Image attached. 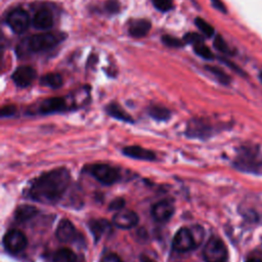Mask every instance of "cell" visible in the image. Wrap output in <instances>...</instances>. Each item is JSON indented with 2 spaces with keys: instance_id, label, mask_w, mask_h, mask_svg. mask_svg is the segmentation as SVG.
Listing matches in <instances>:
<instances>
[{
  "instance_id": "cell-1",
  "label": "cell",
  "mask_w": 262,
  "mask_h": 262,
  "mask_svg": "<svg viewBox=\"0 0 262 262\" xmlns=\"http://www.w3.org/2000/svg\"><path fill=\"white\" fill-rule=\"evenodd\" d=\"M71 182V174L64 167L55 168L35 178L27 189V195L42 204L57 203Z\"/></svg>"
},
{
  "instance_id": "cell-2",
  "label": "cell",
  "mask_w": 262,
  "mask_h": 262,
  "mask_svg": "<svg viewBox=\"0 0 262 262\" xmlns=\"http://www.w3.org/2000/svg\"><path fill=\"white\" fill-rule=\"evenodd\" d=\"M67 35L62 32H47L29 36L20 41L16 47L18 56H27L34 53H40L54 48L60 44Z\"/></svg>"
},
{
  "instance_id": "cell-3",
  "label": "cell",
  "mask_w": 262,
  "mask_h": 262,
  "mask_svg": "<svg viewBox=\"0 0 262 262\" xmlns=\"http://www.w3.org/2000/svg\"><path fill=\"white\" fill-rule=\"evenodd\" d=\"M96 180L105 185H112L121 179V172L118 168L107 164H93L87 168Z\"/></svg>"
},
{
  "instance_id": "cell-4",
  "label": "cell",
  "mask_w": 262,
  "mask_h": 262,
  "mask_svg": "<svg viewBox=\"0 0 262 262\" xmlns=\"http://www.w3.org/2000/svg\"><path fill=\"white\" fill-rule=\"evenodd\" d=\"M203 256L206 262H225L227 259L226 246L218 236H211L205 245Z\"/></svg>"
},
{
  "instance_id": "cell-5",
  "label": "cell",
  "mask_w": 262,
  "mask_h": 262,
  "mask_svg": "<svg viewBox=\"0 0 262 262\" xmlns=\"http://www.w3.org/2000/svg\"><path fill=\"white\" fill-rule=\"evenodd\" d=\"M172 247L177 252L185 253L199 247V244L190 228L182 227L175 233L172 241Z\"/></svg>"
},
{
  "instance_id": "cell-6",
  "label": "cell",
  "mask_w": 262,
  "mask_h": 262,
  "mask_svg": "<svg viewBox=\"0 0 262 262\" xmlns=\"http://www.w3.org/2000/svg\"><path fill=\"white\" fill-rule=\"evenodd\" d=\"M6 23L12 32L15 34H23L29 29L31 25V17L25 9L14 8L8 12Z\"/></svg>"
},
{
  "instance_id": "cell-7",
  "label": "cell",
  "mask_w": 262,
  "mask_h": 262,
  "mask_svg": "<svg viewBox=\"0 0 262 262\" xmlns=\"http://www.w3.org/2000/svg\"><path fill=\"white\" fill-rule=\"evenodd\" d=\"M28 245L27 236L17 229L8 230L3 237V246L5 250L11 254L20 253Z\"/></svg>"
},
{
  "instance_id": "cell-8",
  "label": "cell",
  "mask_w": 262,
  "mask_h": 262,
  "mask_svg": "<svg viewBox=\"0 0 262 262\" xmlns=\"http://www.w3.org/2000/svg\"><path fill=\"white\" fill-rule=\"evenodd\" d=\"M68 110L67 100L62 97H51L42 100L35 107L30 111L31 114H41L48 115L53 113H59Z\"/></svg>"
},
{
  "instance_id": "cell-9",
  "label": "cell",
  "mask_w": 262,
  "mask_h": 262,
  "mask_svg": "<svg viewBox=\"0 0 262 262\" xmlns=\"http://www.w3.org/2000/svg\"><path fill=\"white\" fill-rule=\"evenodd\" d=\"M56 237L62 243H73L80 239V232L69 219H61L55 230Z\"/></svg>"
},
{
  "instance_id": "cell-10",
  "label": "cell",
  "mask_w": 262,
  "mask_h": 262,
  "mask_svg": "<svg viewBox=\"0 0 262 262\" xmlns=\"http://www.w3.org/2000/svg\"><path fill=\"white\" fill-rule=\"evenodd\" d=\"M174 211L175 207L172 201L162 200L152 206L151 215L156 221L166 222L173 216Z\"/></svg>"
},
{
  "instance_id": "cell-11",
  "label": "cell",
  "mask_w": 262,
  "mask_h": 262,
  "mask_svg": "<svg viewBox=\"0 0 262 262\" xmlns=\"http://www.w3.org/2000/svg\"><path fill=\"white\" fill-rule=\"evenodd\" d=\"M138 215L134 211L128 209H122L118 211L113 217V223L117 227L123 229L134 227L138 223Z\"/></svg>"
},
{
  "instance_id": "cell-12",
  "label": "cell",
  "mask_w": 262,
  "mask_h": 262,
  "mask_svg": "<svg viewBox=\"0 0 262 262\" xmlns=\"http://www.w3.org/2000/svg\"><path fill=\"white\" fill-rule=\"evenodd\" d=\"M14 84L20 88L30 86L36 78V71L30 66H21L17 68L11 76Z\"/></svg>"
},
{
  "instance_id": "cell-13",
  "label": "cell",
  "mask_w": 262,
  "mask_h": 262,
  "mask_svg": "<svg viewBox=\"0 0 262 262\" xmlns=\"http://www.w3.org/2000/svg\"><path fill=\"white\" fill-rule=\"evenodd\" d=\"M32 23H33V26L38 30H41V31L49 30L52 28L54 23L53 13L49 8L40 7L34 13Z\"/></svg>"
},
{
  "instance_id": "cell-14",
  "label": "cell",
  "mask_w": 262,
  "mask_h": 262,
  "mask_svg": "<svg viewBox=\"0 0 262 262\" xmlns=\"http://www.w3.org/2000/svg\"><path fill=\"white\" fill-rule=\"evenodd\" d=\"M122 152L129 158L142 160V161H155L157 159V156L152 150L143 148L138 145L126 146L123 148Z\"/></svg>"
},
{
  "instance_id": "cell-15",
  "label": "cell",
  "mask_w": 262,
  "mask_h": 262,
  "mask_svg": "<svg viewBox=\"0 0 262 262\" xmlns=\"http://www.w3.org/2000/svg\"><path fill=\"white\" fill-rule=\"evenodd\" d=\"M150 21L144 18L133 19L129 23L128 32L134 38H142L146 36L150 30Z\"/></svg>"
},
{
  "instance_id": "cell-16",
  "label": "cell",
  "mask_w": 262,
  "mask_h": 262,
  "mask_svg": "<svg viewBox=\"0 0 262 262\" xmlns=\"http://www.w3.org/2000/svg\"><path fill=\"white\" fill-rule=\"evenodd\" d=\"M38 214L36 207L32 205H20L15 209L14 218L18 222H26Z\"/></svg>"
},
{
  "instance_id": "cell-17",
  "label": "cell",
  "mask_w": 262,
  "mask_h": 262,
  "mask_svg": "<svg viewBox=\"0 0 262 262\" xmlns=\"http://www.w3.org/2000/svg\"><path fill=\"white\" fill-rule=\"evenodd\" d=\"M105 110H106V113H107L111 117H113V118H115V119H117V120H121V121H123V122H128V123L133 122L132 117H131L120 104H118V103H116V102L110 103V104L105 107Z\"/></svg>"
},
{
  "instance_id": "cell-18",
  "label": "cell",
  "mask_w": 262,
  "mask_h": 262,
  "mask_svg": "<svg viewBox=\"0 0 262 262\" xmlns=\"http://www.w3.org/2000/svg\"><path fill=\"white\" fill-rule=\"evenodd\" d=\"M111 225L104 219H94L89 222V228L93 233L95 239H99L107 230H110Z\"/></svg>"
},
{
  "instance_id": "cell-19",
  "label": "cell",
  "mask_w": 262,
  "mask_h": 262,
  "mask_svg": "<svg viewBox=\"0 0 262 262\" xmlns=\"http://www.w3.org/2000/svg\"><path fill=\"white\" fill-rule=\"evenodd\" d=\"M41 84L52 89H57L62 86L63 79L58 73H48L41 78Z\"/></svg>"
},
{
  "instance_id": "cell-20",
  "label": "cell",
  "mask_w": 262,
  "mask_h": 262,
  "mask_svg": "<svg viewBox=\"0 0 262 262\" xmlns=\"http://www.w3.org/2000/svg\"><path fill=\"white\" fill-rule=\"evenodd\" d=\"M52 262H78V257L71 249L61 248L53 254Z\"/></svg>"
},
{
  "instance_id": "cell-21",
  "label": "cell",
  "mask_w": 262,
  "mask_h": 262,
  "mask_svg": "<svg viewBox=\"0 0 262 262\" xmlns=\"http://www.w3.org/2000/svg\"><path fill=\"white\" fill-rule=\"evenodd\" d=\"M148 114L151 118H154L155 120H159V121L168 120L171 116L170 111L162 105H151L148 108Z\"/></svg>"
},
{
  "instance_id": "cell-22",
  "label": "cell",
  "mask_w": 262,
  "mask_h": 262,
  "mask_svg": "<svg viewBox=\"0 0 262 262\" xmlns=\"http://www.w3.org/2000/svg\"><path fill=\"white\" fill-rule=\"evenodd\" d=\"M194 24L198 27V29L203 33L204 36H206L208 38H211L215 34L214 28L208 21H206L205 19H203L201 17H196L194 19Z\"/></svg>"
},
{
  "instance_id": "cell-23",
  "label": "cell",
  "mask_w": 262,
  "mask_h": 262,
  "mask_svg": "<svg viewBox=\"0 0 262 262\" xmlns=\"http://www.w3.org/2000/svg\"><path fill=\"white\" fill-rule=\"evenodd\" d=\"M193 50L202 58L209 59V60L214 58L213 52L210 50V48L207 45L204 44V42H201V43H198V44L193 45Z\"/></svg>"
},
{
  "instance_id": "cell-24",
  "label": "cell",
  "mask_w": 262,
  "mask_h": 262,
  "mask_svg": "<svg viewBox=\"0 0 262 262\" xmlns=\"http://www.w3.org/2000/svg\"><path fill=\"white\" fill-rule=\"evenodd\" d=\"M206 69H207L211 74H213V75L218 79L219 82H221V83H223V84H227V83L230 81L229 77H228L220 68L213 67V66H209V67H206Z\"/></svg>"
},
{
  "instance_id": "cell-25",
  "label": "cell",
  "mask_w": 262,
  "mask_h": 262,
  "mask_svg": "<svg viewBox=\"0 0 262 262\" xmlns=\"http://www.w3.org/2000/svg\"><path fill=\"white\" fill-rule=\"evenodd\" d=\"M162 41L165 45H167L168 47H172V48H180L184 45L183 40H180L174 36H170V35H164L162 37Z\"/></svg>"
},
{
  "instance_id": "cell-26",
  "label": "cell",
  "mask_w": 262,
  "mask_h": 262,
  "mask_svg": "<svg viewBox=\"0 0 262 262\" xmlns=\"http://www.w3.org/2000/svg\"><path fill=\"white\" fill-rule=\"evenodd\" d=\"M214 47L219 50L220 52L224 53V54H231V50L228 46V44L225 42V40L220 36V35H217L214 39Z\"/></svg>"
},
{
  "instance_id": "cell-27",
  "label": "cell",
  "mask_w": 262,
  "mask_h": 262,
  "mask_svg": "<svg viewBox=\"0 0 262 262\" xmlns=\"http://www.w3.org/2000/svg\"><path fill=\"white\" fill-rule=\"evenodd\" d=\"M154 6L163 12L169 11L173 7V1L172 0H151Z\"/></svg>"
},
{
  "instance_id": "cell-28",
  "label": "cell",
  "mask_w": 262,
  "mask_h": 262,
  "mask_svg": "<svg viewBox=\"0 0 262 262\" xmlns=\"http://www.w3.org/2000/svg\"><path fill=\"white\" fill-rule=\"evenodd\" d=\"M203 41H204L203 36H201V35L198 34V33L190 32V33H186V34L183 36V42H184V43H188V44L195 45V44L201 43V42H203Z\"/></svg>"
},
{
  "instance_id": "cell-29",
  "label": "cell",
  "mask_w": 262,
  "mask_h": 262,
  "mask_svg": "<svg viewBox=\"0 0 262 262\" xmlns=\"http://www.w3.org/2000/svg\"><path fill=\"white\" fill-rule=\"evenodd\" d=\"M104 9L111 14L118 13L120 11V2L118 0H107L104 4Z\"/></svg>"
},
{
  "instance_id": "cell-30",
  "label": "cell",
  "mask_w": 262,
  "mask_h": 262,
  "mask_svg": "<svg viewBox=\"0 0 262 262\" xmlns=\"http://www.w3.org/2000/svg\"><path fill=\"white\" fill-rule=\"evenodd\" d=\"M99 262H122V260L115 253H106L101 257Z\"/></svg>"
},
{
  "instance_id": "cell-31",
  "label": "cell",
  "mask_w": 262,
  "mask_h": 262,
  "mask_svg": "<svg viewBox=\"0 0 262 262\" xmlns=\"http://www.w3.org/2000/svg\"><path fill=\"white\" fill-rule=\"evenodd\" d=\"M124 205H125L124 200L121 199V198H118V199H115V200L112 201V203L110 204L108 208H110V210H117V211H120V210L123 209Z\"/></svg>"
},
{
  "instance_id": "cell-32",
  "label": "cell",
  "mask_w": 262,
  "mask_h": 262,
  "mask_svg": "<svg viewBox=\"0 0 262 262\" xmlns=\"http://www.w3.org/2000/svg\"><path fill=\"white\" fill-rule=\"evenodd\" d=\"M15 113V106L14 105H4L1 108V117H10Z\"/></svg>"
},
{
  "instance_id": "cell-33",
  "label": "cell",
  "mask_w": 262,
  "mask_h": 262,
  "mask_svg": "<svg viewBox=\"0 0 262 262\" xmlns=\"http://www.w3.org/2000/svg\"><path fill=\"white\" fill-rule=\"evenodd\" d=\"M211 3L212 5L219 11L225 13L226 12V7L224 5V3L221 1V0H211Z\"/></svg>"
},
{
  "instance_id": "cell-34",
  "label": "cell",
  "mask_w": 262,
  "mask_h": 262,
  "mask_svg": "<svg viewBox=\"0 0 262 262\" xmlns=\"http://www.w3.org/2000/svg\"><path fill=\"white\" fill-rule=\"evenodd\" d=\"M139 262H156V261L152 260L151 258L147 257V256H142V257L140 258V261H139Z\"/></svg>"
},
{
  "instance_id": "cell-35",
  "label": "cell",
  "mask_w": 262,
  "mask_h": 262,
  "mask_svg": "<svg viewBox=\"0 0 262 262\" xmlns=\"http://www.w3.org/2000/svg\"><path fill=\"white\" fill-rule=\"evenodd\" d=\"M247 262H262V260L259 258H251Z\"/></svg>"
},
{
  "instance_id": "cell-36",
  "label": "cell",
  "mask_w": 262,
  "mask_h": 262,
  "mask_svg": "<svg viewBox=\"0 0 262 262\" xmlns=\"http://www.w3.org/2000/svg\"><path fill=\"white\" fill-rule=\"evenodd\" d=\"M258 77H259V80H260V81H261V83H262V72L259 74V76H258Z\"/></svg>"
}]
</instances>
